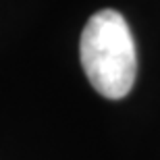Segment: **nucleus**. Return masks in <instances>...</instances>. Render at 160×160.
<instances>
[{"mask_svg": "<svg viewBox=\"0 0 160 160\" xmlns=\"http://www.w3.org/2000/svg\"><path fill=\"white\" fill-rule=\"evenodd\" d=\"M79 56L92 88L100 96L119 100L131 92L137 75V54L121 12L104 8L89 17L81 31Z\"/></svg>", "mask_w": 160, "mask_h": 160, "instance_id": "f257e3e1", "label": "nucleus"}]
</instances>
